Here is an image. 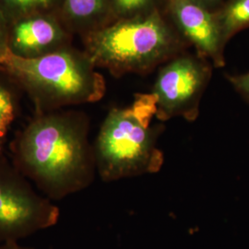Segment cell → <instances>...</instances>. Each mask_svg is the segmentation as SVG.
<instances>
[{"label": "cell", "mask_w": 249, "mask_h": 249, "mask_svg": "<svg viewBox=\"0 0 249 249\" xmlns=\"http://www.w3.org/2000/svg\"><path fill=\"white\" fill-rule=\"evenodd\" d=\"M85 114L72 110L35 113L9 143L11 162L53 200L79 192L93 181L96 166Z\"/></svg>", "instance_id": "6da1fadb"}, {"label": "cell", "mask_w": 249, "mask_h": 249, "mask_svg": "<svg viewBox=\"0 0 249 249\" xmlns=\"http://www.w3.org/2000/svg\"><path fill=\"white\" fill-rule=\"evenodd\" d=\"M85 52L71 45L36 58L9 53L0 63L32 101L36 114L98 102L106 93V80Z\"/></svg>", "instance_id": "7a4b0ae2"}, {"label": "cell", "mask_w": 249, "mask_h": 249, "mask_svg": "<svg viewBox=\"0 0 249 249\" xmlns=\"http://www.w3.org/2000/svg\"><path fill=\"white\" fill-rule=\"evenodd\" d=\"M152 94H139L126 108H113L92 145L96 171L106 182L156 173L163 163L157 148L162 125H152L156 116Z\"/></svg>", "instance_id": "3957f363"}, {"label": "cell", "mask_w": 249, "mask_h": 249, "mask_svg": "<svg viewBox=\"0 0 249 249\" xmlns=\"http://www.w3.org/2000/svg\"><path fill=\"white\" fill-rule=\"evenodd\" d=\"M85 53L97 68L116 77L150 71L171 57L178 39L157 10L119 18L84 36Z\"/></svg>", "instance_id": "277c9868"}, {"label": "cell", "mask_w": 249, "mask_h": 249, "mask_svg": "<svg viewBox=\"0 0 249 249\" xmlns=\"http://www.w3.org/2000/svg\"><path fill=\"white\" fill-rule=\"evenodd\" d=\"M60 212L7 157L0 159V243L20 239L55 225Z\"/></svg>", "instance_id": "5b68a950"}, {"label": "cell", "mask_w": 249, "mask_h": 249, "mask_svg": "<svg viewBox=\"0 0 249 249\" xmlns=\"http://www.w3.org/2000/svg\"><path fill=\"white\" fill-rule=\"evenodd\" d=\"M211 77V68L200 59L179 56L160 69L152 95L156 101V117L160 121L183 116L194 121L199 102Z\"/></svg>", "instance_id": "8992f818"}, {"label": "cell", "mask_w": 249, "mask_h": 249, "mask_svg": "<svg viewBox=\"0 0 249 249\" xmlns=\"http://www.w3.org/2000/svg\"><path fill=\"white\" fill-rule=\"evenodd\" d=\"M71 33L58 14H38L9 23V53L21 58H36L70 45Z\"/></svg>", "instance_id": "52a82bcc"}, {"label": "cell", "mask_w": 249, "mask_h": 249, "mask_svg": "<svg viewBox=\"0 0 249 249\" xmlns=\"http://www.w3.org/2000/svg\"><path fill=\"white\" fill-rule=\"evenodd\" d=\"M168 8L179 31L199 54L210 58L216 67H223L226 43L216 14L192 0H168Z\"/></svg>", "instance_id": "ba28073f"}, {"label": "cell", "mask_w": 249, "mask_h": 249, "mask_svg": "<svg viewBox=\"0 0 249 249\" xmlns=\"http://www.w3.org/2000/svg\"><path fill=\"white\" fill-rule=\"evenodd\" d=\"M113 14L110 0H63L59 17L71 32L89 34L107 25V18Z\"/></svg>", "instance_id": "9c48e42d"}, {"label": "cell", "mask_w": 249, "mask_h": 249, "mask_svg": "<svg viewBox=\"0 0 249 249\" xmlns=\"http://www.w3.org/2000/svg\"><path fill=\"white\" fill-rule=\"evenodd\" d=\"M23 91L8 73L0 70V159L6 156L9 131L20 114Z\"/></svg>", "instance_id": "30bf717a"}, {"label": "cell", "mask_w": 249, "mask_h": 249, "mask_svg": "<svg viewBox=\"0 0 249 249\" xmlns=\"http://www.w3.org/2000/svg\"><path fill=\"white\" fill-rule=\"evenodd\" d=\"M215 14L227 43L236 33L249 28V0H226Z\"/></svg>", "instance_id": "8fae6325"}, {"label": "cell", "mask_w": 249, "mask_h": 249, "mask_svg": "<svg viewBox=\"0 0 249 249\" xmlns=\"http://www.w3.org/2000/svg\"><path fill=\"white\" fill-rule=\"evenodd\" d=\"M63 0H0V11L9 23L38 14H59Z\"/></svg>", "instance_id": "7c38bea8"}, {"label": "cell", "mask_w": 249, "mask_h": 249, "mask_svg": "<svg viewBox=\"0 0 249 249\" xmlns=\"http://www.w3.org/2000/svg\"><path fill=\"white\" fill-rule=\"evenodd\" d=\"M153 0H110L113 14L119 18H129L150 12Z\"/></svg>", "instance_id": "4fadbf2b"}, {"label": "cell", "mask_w": 249, "mask_h": 249, "mask_svg": "<svg viewBox=\"0 0 249 249\" xmlns=\"http://www.w3.org/2000/svg\"><path fill=\"white\" fill-rule=\"evenodd\" d=\"M9 22L0 11V63L9 54L8 38H9Z\"/></svg>", "instance_id": "5bb4252c"}, {"label": "cell", "mask_w": 249, "mask_h": 249, "mask_svg": "<svg viewBox=\"0 0 249 249\" xmlns=\"http://www.w3.org/2000/svg\"><path fill=\"white\" fill-rule=\"evenodd\" d=\"M228 80L241 95L249 101V73L229 76Z\"/></svg>", "instance_id": "9a60e30c"}, {"label": "cell", "mask_w": 249, "mask_h": 249, "mask_svg": "<svg viewBox=\"0 0 249 249\" xmlns=\"http://www.w3.org/2000/svg\"><path fill=\"white\" fill-rule=\"evenodd\" d=\"M194 2H196L197 4L203 6L207 9H211L214 8V7H217V6H220L226 2V0H192Z\"/></svg>", "instance_id": "2e32d148"}, {"label": "cell", "mask_w": 249, "mask_h": 249, "mask_svg": "<svg viewBox=\"0 0 249 249\" xmlns=\"http://www.w3.org/2000/svg\"><path fill=\"white\" fill-rule=\"evenodd\" d=\"M0 249H35L33 248H28V247H23L19 244V242H5V243H0Z\"/></svg>", "instance_id": "e0dca14e"}]
</instances>
